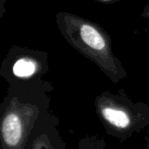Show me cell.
Segmentation results:
<instances>
[{
  "mask_svg": "<svg viewBox=\"0 0 149 149\" xmlns=\"http://www.w3.org/2000/svg\"><path fill=\"white\" fill-rule=\"evenodd\" d=\"M101 114L105 122H107L110 126H112L118 131L125 132L132 127L131 116L122 109H116L113 107H104L101 111Z\"/></svg>",
  "mask_w": 149,
  "mask_h": 149,
  "instance_id": "cell-1",
  "label": "cell"
},
{
  "mask_svg": "<svg viewBox=\"0 0 149 149\" xmlns=\"http://www.w3.org/2000/svg\"><path fill=\"white\" fill-rule=\"evenodd\" d=\"M35 72V63L29 59H22L17 60L13 66V72L17 77H29Z\"/></svg>",
  "mask_w": 149,
  "mask_h": 149,
  "instance_id": "cell-4",
  "label": "cell"
},
{
  "mask_svg": "<svg viewBox=\"0 0 149 149\" xmlns=\"http://www.w3.org/2000/svg\"><path fill=\"white\" fill-rule=\"evenodd\" d=\"M81 37L88 46L97 50H102L105 47V41L102 36L90 25H83L81 28Z\"/></svg>",
  "mask_w": 149,
  "mask_h": 149,
  "instance_id": "cell-2",
  "label": "cell"
},
{
  "mask_svg": "<svg viewBox=\"0 0 149 149\" xmlns=\"http://www.w3.org/2000/svg\"><path fill=\"white\" fill-rule=\"evenodd\" d=\"M78 149H105V145L98 141H81Z\"/></svg>",
  "mask_w": 149,
  "mask_h": 149,
  "instance_id": "cell-5",
  "label": "cell"
},
{
  "mask_svg": "<svg viewBox=\"0 0 149 149\" xmlns=\"http://www.w3.org/2000/svg\"><path fill=\"white\" fill-rule=\"evenodd\" d=\"M27 149H64L60 142L52 141L49 137H39L29 143Z\"/></svg>",
  "mask_w": 149,
  "mask_h": 149,
  "instance_id": "cell-3",
  "label": "cell"
}]
</instances>
